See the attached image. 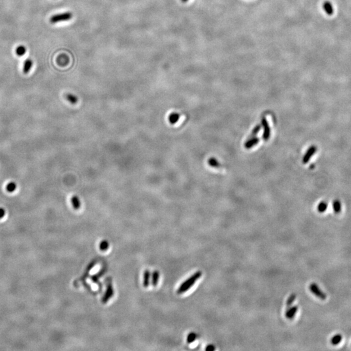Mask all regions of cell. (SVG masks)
<instances>
[{"label":"cell","instance_id":"cell-25","mask_svg":"<svg viewBox=\"0 0 351 351\" xmlns=\"http://www.w3.org/2000/svg\"><path fill=\"white\" fill-rule=\"evenodd\" d=\"M108 248H109V243H107V241H101V243L100 245V249L101 250L105 251L108 249Z\"/></svg>","mask_w":351,"mask_h":351},{"label":"cell","instance_id":"cell-17","mask_svg":"<svg viewBox=\"0 0 351 351\" xmlns=\"http://www.w3.org/2000/svg\"><path fill=\"white\" fill-rule=\"evenodd\" d=\"M208 164L211 167L214 168H218L221 167V164L214 157H211L208 160Z\"/></svg>","mask_w":351,"mask_h":351},{"label":"cell","instance_id":"cell-26","mask_svg":"<svg viewBox=\"0 0 351 351\" xmlns=\"http://www.w3.org/2000/svg\"><path fill=\"white\" fill-rule=\"evenodd\" d=\"M5 215V211L3 208H0V218H2L4 217Z\"/></svg>","mask_w":351,"mask_h":351},{"label":"cell","instance_id":"cell-15","mask_svg":"<svg viewBox=\"0 0 351 351\" xmlns=\"http://www.w3.org/2000/svg\"><path fill=\"white\" fill-rule=\"evenodd\" d=\"M65 98L66 99L69 101L70 103H71L72 104H77V102L78 101V98H77V96H75L74 94H67L65 95Z\"/></svg>","mask_w":351,"mask_h":351},{"label":"cell","instance_id":"cell-10","mask_svg":"<svg viewBox=\"0 0 351 351\" xmlns=\"http://www.w3.org/2000/svg\"><path fill=\"white\" fill-rule=\"evenodd\" d=\"M180 115L177 113H171L169 116V121L171 124H175L178 122V121L180 119Z\"/></svg>","mask_w":351,"mask_h":351},{"label":"cell","instance_id":"cell-21","mask_svg":"<svg viewBox=\"0 0 351 351\" xmlns=\"http://www.w3.org/2000/svg\"><path fill=\"white\" fill-rule=\"evenodd\" d=\"M160 274L157 271L154 272L152 275V284L154 286H156L158 283V280H159Z\"/></svg>","mask_w":351,"mask_h":351},{"label":"cell","instance_id":"cell-9","mask_svg":"<svg viewBox=\"0 0 351 351\" xmlns=\"http://www.w3.org/2000/svg\"><path fill=\"white\" fill-rule=\"evenodd\" d=\"M297 311H298V306H293L290 309H289L287 311V312L286 313V317L289 319H292L295 317L296 313L297 312Z\"/></svg>","mask_w":351,"mask_h":351},{"label":"cell","instance_id":"cell-1","mask_svg":"<svg viewBox=\"0 0 351 351\" xmlns=\"http://www.w3.org/2000/svg\"><path fill=\"white\" fill-rule=\"evenodd\" d=\"M202 272L197 271L194 274H192L187 280H185L183 283L178 288L177 293L178 294H182L188 291L189 289L195 284V282L202 277Z\"/></svg>","mask_w":351,"mask_h":351},{"label":"cell","instance_id":"cell-13","mask_svg":"<svg viewBox=\"0 0 351 351\" xmlns=\"http://www.w3.org/2000/svg\"><path fill=\"white\" fill-rule=\"evenodd\" d=\"M71 202L73 205V207L75 209H78L80 208L81 202L79 200V198L77 196H73L71 198Z\"/></svg>","mask_w":351,"mask_h":351},{"label":"cell","instance_id":"cell-6","mask_svg":"<svg viewBox=\"0 0 351 351\" xmlns=\"http://www.w3.org/2000/svg\"><path fill=\"white\" fill-rule=\"evenodd\" d=\"M113 293H114L113 292V288L111 284H109L107 286V290L106 291V293L104 296V297L102 298L103 303H106V302H107L109 300V299L113 297Z\"/></svg>","mask_w":351,"mask_h":351},{"label":"cell","instance_id":"cell-2","mask_svg":"<svg viewBox=\"0 0 351 351\" xmlns=\"http://www.w3.org/2000/svg\"><path fill=\"white\" fill-rule=\"evenodd\" d=\"M72 16H73V15H72V12H64V13L58 14V15L52 16L50 19V22L52 24H56V23H58V22H60L68 21V20H71Z\"/></svg>","mask_w":351,"mask_h":351},{"label":"cell","instance_id":"cell-23","mask_svg":"<svg viewBox=\"0 0 351 351\" xmlns=\"http://www.w3.org/2000/svg\"><path fill=\"white\" fill-rule=\"evenodd\" d=\"M196 338V334L195 333L192 332V333H190L189 334V335L187 336V341L189 343H191L194 342L195 341Z\"/></svg>","mask_w":351,"mask_h":351},{"label":"cell","instance_id":"cell-28","mask_svg":"<svg viewBox=\"0 0 351 351\" xmlns=\"http://www.w3.org/2000/svg\"><path fill=\"white\" fill-rule=\"evenodd\" d=\"M182 1L183 2H186L188 1V0H182Z\"/></svg>","mask_w":351,"mask_h":351},{"label":"cell","instance_id":"cell-12","mask_svg":"<svg viewBox=\"0 0 351 351\" xmlns=\"http://www.w3.org/2000/svg\"><path fill=\"white\" fill-rule=\"evenodd\" d=\"M332 207L334 211L336 214H338L341 211V204L339 200H335L332 203Z\"/></svg>","mask_w":351,"mask_h":351},{"label":"cell","instance_id":"cell-4","mask_svg":"<svg viewBox=\"0 0 351 351\" xmlns=\"http://www.w3.org/2000/svg\"><path fill=\"white\" fill-rule=\"evenodd\" d=\"M261 122H262V126L263 127V139L265 141H267L269 140V137H270V135H271V129L269 127V124H268L267 120H266L265 118H263L262 120H261Z\"/></svg>","mask_w":351,"mask_h":351},{"label":"cell","instance_id":"cell-27","mask_svg":"<svg viewBox=\"0 0 351 351\" xmlns=\"http://www.w3.org/2000/svg\"><path fill=\"white\" fill-rule=\"evenodd\" d=\"M215 347H214V345H209L205 348V350H208V351H213V350H215Z\"/></svg>","mask_w":351,"mask_h":351},{"label":"cell","instance_id":"cell-11","mask_svg":"<svg viewBox=\"0 0 351 351\" xmlns=\"http://www.w3.org/2000/svg\"><path fill=\"white\" fill-rule=\"evenodd\" d=\"M33 66V61L31 59H27L24 65V68H23V71L24 74H27L28 72H29L31 68Z\"/></svg>","mask_w":351,"mask_h":351},{"label":"cell","instance_id":"cell-14","mask_svg":"<svg viewBox=\"0 0 351 351\" xmlns=\"http://www.w3.org/2000/svg\"><path fill=\"white\" fill-rule=\"evenodd\" d=\"M341 340H342V335L340 334H338L332 337L331 338V340H330V343H331V344L333 345H337L341 341Z\"/></svg>","mask_w":351,"mask_h":351},{"label":"cell","instance_id":"cell-8","mask_svg":"<svg viewBox=\"0 0 351 351\" xmlns=\"http://www.w3.org/2000/svg\"><path fill=\"white\" fill-rule=\"evenodd\" d=\"M323 9H324L326 13L329 16H331L334 14V8L330 2L326 1L324 2V3H323Z\"/></svg>","mask_w":351,"mask_h":351},{"label":"cell","instance_id":"cell-3","mask_svg":"<svg viewBox=\"0 0 351 351\" xmlns=\"http://www.w3.org/2000/svg\"><path fill=\"white\" fill-rule=\"evenodd\" d=\"M309 290L313 293L316 297H317L321 300H325L326 299V295L321 290L319 287L315 283H312L309 286Z\"/></svg>","mask_w":351,"mask_h":351},{"label":"cell","instance_id":"cell-24","mask_svg":"<svg viewBox=\"0 0 351 351\" xmlns=\"http://www.w3.org/2000/svg\"><path fill=\"white\" fill-rule=\"evenodd\" d=\"M261 128V127L260 125H258V126H256L255 128H254L253 129V130H252V133H251L250 136L249 137V138H252V137H255V136L258 133V132H259V131H260Z\"/></svg>","mask_w":351,"mask_h":351},{"label":"cell","instance_id":"cell-20","mask_svg":"<svg viewBox=\"0 0 351 351\" xmlns=\"http://www.w3.org/2000/svg\"><path fill=\"white\" fill-rule=\"evenodd\" d=\"M26 52L25 47L23 46H18L16 50V53L18 56H23Z\"/></svg>","mask_w":351,"mask_h":351},{"label":"cell","instance_id":"cell-22","mask_svg":"<svg viewBox=\"0 0 351 351\" xmlns=\"http://www.w3.org/2000/svg\"><path fill=\"white\" fill-rule=\"evenodd\" d=\"M296 299V295L295 293L292 294L290 295V297L288 298L287 302H286V305L287 307H290L291 306V304L293 303V302L295 301Z\"/></svg>","mask_w":351,"mask_h":351},{"label":"cell","instance_id":"cell-16","mask_svg":"<svg viewBox=\"0 0 351 351\" xmlns=\"http://www.w3.org/2000/svg\"><path fill=\"white\" fill-rule=\"evenodd\" d=\"M150 277V271L148 270H146L144 273V280H143V285L145 287H148L149 285Z\"/></svg>","mask_w":351,"mask_h":351},{"label":"cell","instance_id":"cell-5","mask_svg":"<svg viewBox=\"0 0 351 351\" xmlns=\"http://www.w3.org/2000/svg\"><path fill=\"white\" fill-rule=\"evenodd\" d=\"M316 151H317V147L315 146H312L309 147L303 157V160H302V162H303V163L306 164L310 160L311 157L314 155V154L316 152Z\"/></svg>","mask_w":351,"mask_h":351},{"label":"cell","instance_id":"cell-18","mask_svg":"<svg viewBox=\"0 0 351 351\" xmlns=\"http://www.w3.org/2000/svg\"><path fill=\"white\" fill-rule=\"evenodd\" d=\"M328 208V204L325 201L320 202L317 206V210L319 213H324Z\"/></svg>","mask_w":351,"mask_h":351},{"label":"cell","instance_id":"cell-7","mask_svg":"<svg viewBox=\"0 0 351 351\" xmlns=\"http://www.w3.org/2000/svg\"><path fill=\"white\" fill-rule=\"evenodd\" d=\"M259 140L257 137H252V138H249V139L246 141V142L245 144V146L246 148L247 149H250L251 148H252L253 146H254L255 145L259 142Z\"/></svg>","mask_w":351,"mask_h":351},{"label":"cell","instance_id":"cell-19","mask_svg":"<svg viewBox=\"0 0 351 351\" xmlns=\"http://www.w3.org/2000/svg\"><path fill=\"white\" fill-rule=\"evenodd\" d=\"M17 188V185L15 182H10L6 186V189L9 192H12Z\"/></svg>","mask_w":351,"mask_h":351}]
</instances>
